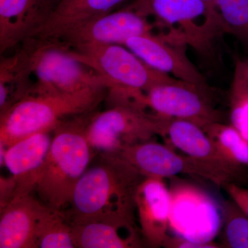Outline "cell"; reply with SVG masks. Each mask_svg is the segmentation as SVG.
Listing matches in <instances>:
<instances>
[{
  "label": "cell",
  "mask_w": 248,
  "mask_h": 248,
  "mask_svg": "<svg viewBox=\"0 0 248 248\" xmlns=\"http://www.w3.org/2000/svg\"><path fill=\"white\" fill-rule=\"evenodd\" d=\"M87 169L75 187L68 213L70 223L105 221L137 226L135 193L145 177L113 156Z\"/></svg>",
  "instance_id": "cell-1"
},
{
  "label": "cell",
  "mask_w": 248,
  "mask_h": 248,
  "mask_svg": "<svg viewBox=\"0 0 248 248\" xmlns=\"http://www.w3.org/2000/svg\"><path fill=\"white\" fill-rule=\"evenodd\" d=\"M88 115L63 121L54 130L50 151L33 186L37 198L49 208L63 212L69 206L75 187L94 156L85 132Z\"/></svg>",
  "instance_id": "cell-2"
},
{
  "label": "cell",
  "mask_w": 248,
  "mask_h": 248,
  "mask_svg": "<svg viewBox=\"0 0 248 248\" xmlns=\"http://www.w3.org/2000/svg\"><path fill=\"white\" fill-rule=\"evenodd\" d=\"M108 91L98 87L73 93L30 92L0 115V144L7 148L32 134L53 131L67 117L91 113Z\"/></svg>",
  "instance_id": "cell-3"
},
{
  "label": "cell",
  "mask_w": 248,
  "mask_h": 248,
  "mask_svg": "<svg viewBox=\"0 0 248 248\" xmlns=\"http://www.w3.org/2000/svg\"><path fill=\"white\" fill-rule=\"evenodd\" d=\"M79 61L107 81L112 106L141 108L144 93L156 85L176 79L151 68L120 45H80L69 46Z\"/></svg>",
  "instance_id": "cell-4"
},
{
  "label": "cell",
  "mask_w": 248,
  "mask_h": 248,
  "mask_svg": "<svg viewBox=\"0 0 248 248\" xmlns=\"http://www.w3.org/2000/svg\"><path fill=\"white\" fill-rule=\"evenodd\" d=\"M33 78L30 92L73 93L108 87L94 70L79 61L66 44L51 39H31L22 44ZM29 92V93H30Z\"/></svg>",
  "instance_id": "cell-5"
},
{
  "label": "cell",
  "mask_w": 248,
  "mask_h": 248,
  "mask_svg": "<svg viewBox=\"0 0 248 248\" xmlns=\"http://www.w3.org/2000/svg\"><path fill=\"white\" fill-rule=\"evenodd\" d=\"M169 120L135 107L112 106L88 117L85 132L94 152L108 156L156 135L164 138Z\"/></svg>",
  "instance_id": "cell-6"
},
{
  "label": "cell",
  "mask_w": 248,
  "mask_h": 248,
  "mask_svg": "<svg viewBox=\"0 0 248 248\" xmlns=\"http://www.w3.org/2000/svg\"><path fill=\"white\" fill-rule=\"evenodd\" d=\"M129 7L144 17L153 16L163 27L170 28V35L198 50L210 48L220 34L202 0H135Z\"/></svg>",
  "instance_id": "cell-7"
},
{
  "label": "cell",
  "mask_w": 248,
  "mask_h": 248,
  "mask_svg": "<svg viewBox=\"0 0 248 248\" xmlns=\"http://www.w3.org/2000/svg\"><path fill=\"white\" fill-rule=\"evenodd\" d=\"M170 191L169 228L176 236L185 239L198 242L213 241L219 231L222 218L213 199L189 184L174 183Z\"/></svg>",
  "instance_id": "cell-8"
},
{
  "label": "cell",
  "mask_w": 248,
  "mask_h": 248,
  "mask_svg": "<svg viewBox=\"0 0 248 248\" xmlns=\"http://www.w3.org/2000/svg\"><path fill=\"white\" fill-rule=\"evenodd\" d=\"M208 93L195 85L176 79L146 91L143 106L161 117L188 121L203 128L223 122L221 112L213 107Z\"/></svg>",
  "instance_id": "cell-9"
},
{
  "label": "cell",
  "mask_w": 248,
  "mask_h": 248,
  "mask_svg": "<svg viewBox=\"0 0 248 248\" xmlns=\"http://www.w3.org/2000/svg\"><path fill=\"white\" fill-rule=\"evenodd\" d=\"M164 139L215 173L223 187L228 184L244 186L248 182V166L233 162L197 124L170 118Z\"/></svg>",
  "instance_id": "cell-10"
},
{
  "label": "cell",
  "mask_w": 248,
  "mask_h": 248,
  "mask_svg": "<svg viewBox=\"0 0 248 248\" xmlns=\"http://www.w3.org/2000/svg\"><path fill=\"white\" fill-rule=\"evenodd\" d=\"M123 161L145 177L165 179L177 174L202 178L222 187L219 178L208 168L187 156L174 152L169 145L153 140L125 147L115 154L108 155Z\"/></svg>",
  "instance_id": "cell-11"
},
{
  "label": "cell",
  "mask_w": 248,
  "mask_h": 248,
  "mask_svg": "<svg viewBox=\"0 0 248 248\" xmlns=\"http://www.w3.org/2000/svg\"><path fill=\"white\" fill-rule=\"evenodd\" d=\"M187 44L172 35L153 33L135 36L123 46L156 71L210 92L206 80L186 53Z\"/></svg>",
  "instance_id": "cell-12"
},
{
  "label": "cell",
  "mask_w": 248,
  "mask_h": 248,
  "mask_svg": "<svg viewBox=\"0 0 248 248\" xmlns=\"http://www.w3.org/2000/svg\"><path fill=\"white\" fill-rule=\"evenodd\" d=\"M153 29L154 25L147 17L128 7L79 24L54 40L68 46L91 44L123 45L130 37L151 33Z\"/></svg>",
  "instance_id": "cell-13"
},
{
  "label": "cell",
  "mask_w": 248,
  "mask_h": 248,
  "mask_svg": "<svg viewBox=\"0 0 248 248\" xmlns=\"http://www.w3.org/2000/svg\"><path fill=\"white\" fill-rule=\"evenodd\" d=\"M62 0H0V53L35 38Z\"/></svg>",
  "instance_id": "cell-14"
},
{
  "label": "cell",
  "mask_w": 248,
  "mask_h": 248,
  "mask_svg": "<svg viewBox=\"0 0 248 248\" xmlns=\"http://www.w3.org/2000/svg\"><path fill=\"white\" fill-rule=\"evenodd\" d=\"M164 179L145 177L135 193V207L140 232L147 244L162 246L168 236L171 195Z\"/></svg>",
  "instance_id": "cell-15"
},
{
  "label": "cell",
  "mask_w": 248,
  "mask_h": 248,
  "mask_svg": "<svg viewBox=\"0 0 248 248\" xmlns=\"http://www.w3.org/2000/svg\"><path fill=\"white\" fill-rule=\"evenodd\" d=\"M54 131V130H53ZM52 130L32 134L6 148L4 166L16 182V197L31 194L51 146Z\"/></svg>",
  "instance_id": "cell-16"
},
{
  "label": "cell",
  "mask_w": 248,
  "mask_h": 248,
  "mask_svg": "<svg viewBox=\"0 0 248 248\" xmlns=\"http://www.w3.org/2000/svg\"><path fill=\"white\" fill-rule=\"evenodd\" d=\"M46 205L31 194L0 208V248H36L39 218Z\"/></svg>",
  "instance_id": "cell-17"
},
{
  "label": "cell",
  "mask_w": 248,
  "mask_h": 248,
  "mask_svg": "<svg viewBox=\"0 0 248 248\" xmlns=\"http://www.w3.org/2000/svg\"><path fill=\"white\" fill-rule=\"evenodd\" d=\"M125 0H62L35 38L57 39L79 24L112 12Z\"/></svg>",
  "instance_id": "cell-18"
},
{
  "label": "cell",
  "mask_w": 248,
  "mask_h": 248,
  "mask_svg": "<svg viewBox=\"0 0 248 248\" xmlns=\"http://www.w3.org/2000/svg\"><path fill=\"white\" fill-rule=\"evenodd\" d=\"M78 248H132L141 247L140 235H125V230L140 231L136 226L105 221L70 223Z\"/></svg>",
  "instance_id": "cell-19"
},
{
  "label": "cell",
  "mask_w": 248,
  "mask_h": 248,
  "mask_svg": "<svg viewBox=\"0 0 248 248\" xmlns=\"http://www.w3.org/2000/svg\"><path fill=\"white\" fill-rule=\"evenodd\" d=\"M15 53L1 57L0 63V115L25 97L33 86L29 59L22 45Z\"/></svg>",
  "instance_id": "cell-20"
},
{
  "label": "cell",
  "mask_w": 248,
  "mask_h": 248,
  "mask_svg": "<svg viewBox=\"0 0 248 248\" xmlns=\"http://www.w3.org/2000/svg\"><path fill=\"white\" fill-rule=\"evenodd\" d=\"M36 242L40 248H76L71 225L63 212L45 206L39 218Z\"/></svg>",
  "instance_id": "cell-21"
},
{
  "label": "cell",
  "mask_w": 248,
  "mask_h": 248,
  "mask_svg": "<svg viewBox=\"0 0 248 248\" xmlns=\"http://www.w3.org/2000/svg\"><path fill=\"white\" fill-rule=\"evenodd\" d=\"M202 129L233 162L248 167V141L231 124L216 122Z\"/></svg>",
  "instance_id": "cell-22"
},
{
  "label": "cell",
  "mask_w": 248,
  "mask_h": 248,
  "mask_svg": "<svg viewBox=\"0 0 248 248\" xmlns=\"http://www.w3.org/2000/svg\"><path fill=\"white\" fill-rule=\"evenodd\" d=\"M223 32L248 45V0H218Z\"/></svg>",
  "instance_id": "cell-23"
},
{
  "label": "cell",
  "mask_w": 248,
  "mask_h": 248,
  "mask_svg": "<svg viewBox=\"0 0 248 248\" xmlns=\"http://www.w3.org/2000/svg\"><path fill=\"white\" fill-rule=\"evenodd\" d=\"M223 247L248 248V216L232 200L223 205Z\"/></svg>",
  "instance_id": "cell-24"
},
{
  "label": "cell",
  "mask_w": 248,
  "mask_h": 248,
  "mask_svg": "<svg viewBox=\"0 0 248 248\" xmlns=\"http://www.w3.org/2000/svg\"><path fill=\"white\" fill-rule=\"evenodd\" d=\"M230 94L248 96V59L236 60Z\"/></svg>",
  "instance_id": "cell-25"
},
{
  "label": "cell",
  "mask_w": 248,
  "mask_h": 248,
  "mask_svg": "<svg viewBox=\"0 0 248 248\" xmlns=\"http://www.w3.org/2000/svg\"><path fill=\"white\" fill-rule=\"evenodd\" d=\"M162 247L167 248H223L221 244L215 241L198 242L181 237V236L168 235L163 243Z\"/></svg>",
  "instance_id": "cell-26"
},
{
  "label": "cell",
  "mask_w": 248,
  "mask_h": 248,
  "mask_svg": "<svg viewBox=\"0 0 248 248\" xmlns=\"http://www.w3.org/2000/svg\"><path fill=\"white\" fill-rule=\"evenodd\" d=\"M230 197L240 209L248 216V188L244 186L228 184L223 186Z\"/></svg>",
  "instance_id": "cell-27"
},
{
  "label": "cell",
  "mask_w": 248,
  "mask_h": 248,
  "mask_svg": "<svg viewBox=\"0 0 248 248\" xmlns=\"http://www.w3.org/2000/svg\"><path fill=\"white\" fill-rule=\"evenodd\" d=\"M206 7L209 20L219 33L223 32L221 17L218 11V0H202Z\"/></svg>",
  "instance_id": "cell-28"
}]
</instances>
